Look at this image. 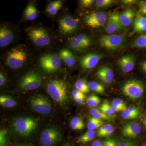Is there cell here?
<instances>
[{"instance_id":"cell-9","label":"cell","mask_w":146,"mask_h":146,"mask_svg":"<svg viewBox=\"0 0 146 146\" xmlns=\"http://www.w3.org/2000/svg\"><path fill=\"white\" fill-rule=\"evenodd\" d=\"M61 138V133L58 129L50 127L42 131L40 140L43 146H54L60 141Z\"/></svg>"},{"instance_id":"cell-43","label":"cell","mask_w":146,"mask_h":146,"mask_svg":"<svg viewBox=\"0 0 146 146\" xmlns=\"http://www.w3.org/2000/svg\"><path fill=\"white\" fill-rule=\"evenodd\" d=\"M96 1L95 0H82L80 1V3L84 7H88L91 6Z\"/></svg>"},{"instance_id":"cell-53","label":"cell","mask_w":146,"mask_h":146,"mask_svg":"<svg viewBox=\"0 0 146 146\" xmlns=\"http://www.w3.org/2000/svg\"><path fill=\"white\" fill-rule=\"evenodd\" d=\"M64 146H71V145H69V144H65V145H64Z\"/></svg>"},{"instance_id":"cell-12","label":"cell","mask_w":146,"mask_h":146,"mask_svg":"<svg viewBox=\"0 0 146 146\" xmlns=\"http://www.w3.org/2000/svg\"><path fill=\"white\" fill-rule=\"evenodd\" d=\"M78 22V19L70 16H65L59 21V29L63 33H71L77 29Z\"/></svg>"},{"instance_id":"cell-22","label":"cell","mask_w":146,"mask_h":146,"mask_svg":"<svg viewBox=\"0 0 146 146\" xmlns=\"http://www.w3.org/2000/svg\"><path fill=\"white\" fill-rule=\"evenodd\" d=\"M140 109L134 106H129L121 112V117L126 120H132L136 119L140 114Z\"/></svg>"},{"instance_id":"cell-33","label":"cell","mask_w":146,"mask_h":146,"mask_svg":"<svg viewBox=\"0 0 146 146\" xmlns=\"http://www.w3.org/2000/svg\"><path fill=\"white\" fill-rule=\"evenodd\" d=\"M100 110L107 115H112L117 112V110L107 102H104L100 106Z\"/></svg>"},{"instance_id":"cell-54","label":"cell","mask_w":146,"mask_h":146,"mask_svg":"<svg viewBox=\"0 0 146 146\" xmlns=\"http://www.w3.org/2000/svg\"><path fill=\"white\" fill-rule=\"evenodd\" d=\"M141 146H146V143H144L141 145Z\"/></svg>"},{"instance_id":"cell-50","label":"cell","mask_w":146,"mask_h":146,"mask_svg":"<svg viewBox=\"0 0 146 146\" xmlns=\"http://www.w3.org/2000/svg\"><path fill=\"white\" fill-rule=\"evenodd\" d=\"M141 70L146 74V60H144L141 63Z\"/></svg>"},{"instance_id":"cell-45","label":"cell","mask_w":146,"mask_h":146,"mask_svg":"<svg viewBox=\"0 0 146 146\" xmlns=\"http://www.w3.org/2000/svg\"><path fill=\"white\" fill-rule=\"evenodd\" d=\"M121 2L124 5H133L138 3V1L136 0H123Z\"/></svg>"},{"instance_id":"cell-26","label":"cell","mask_w":146,"mask_h":146,"mask_svg":"<svg viewBox=\"0 0 146 146\" xmlns=\"http://www.w3.org/2000/svg\"><path fill=\"white\" fill-rule=\"evenodd\" d=\"M37 15V9L33 5H29L25 9V17L29 21H32L36 19Z\"/></svg>"},{"instance_id":"cell-37","label":"cell","mask_w":146,"mask_h":146,"mask_svg":"<svg viewBox=\"0 0 146 146\" xmlns=\"http://www.w3.org/2000/svg\"><path fill=\"white\" fill-rule=\"evenodd\" d=\"M101 102L100 98L96 95L89 96L86 99V104L90 107H96Z\"/></svg>"},{"instance_id":"cell-29","label":"cell","mask_w":146,"mask_h":146,"mask_svg":"<svg viewBox=\"0 0 146 146\" xmlns=\"http://www.w3.org/2000/svg\"><path fill=\"white\" fill-rule=\"evenodd\" d=\"M70 126L73 130H81L84 129L85 124L82 118L75 117L71 120Z\"/></svg>"},{"instance_id":"cell-7","label":"cell","mask_w":146,"mask_h":146,"mask_svg":"<svg viewBox=\"0 0 146 146\" xmlns=\"http://www.w3.org/2000/svg\"><path fill=\"white\" fill-rule=\"evenodd\" d=\"M25 52L19 49H14L9 53L6 63L11 69H18L22 67L27 59Z\"/></svg>"},{"instance_id":"cell-18","label":"cell","mask_w":146,"mask_h":146,"mask_svg":"<svg viewBox=\"0 0 146 146\" xmlns=\"http://www.w3.org/2000/svg\"><path fill=\"white\" fill-rule=\"evenodd\" d=\"M136 15V11L132 9L128 8L119 14L120 23L124 27L130 25Z\"/></svg>"},{"instance_id":"cell-13","label":"cell","mask_w":146,"mask_h":146,"mask_svg":"<svg viewBox=\"0 0 146 146\" xmlns=\"http://www.w3.org/2000/svg\"><path fill=\"white\" fill-rule=\"evenodd\" d=\"M103 57V55L100 54L90 53L82 58L80 64L83 69H92L98 64Z\"/></svg>"},{"instance_id":"cell-39","label":"cell","mask_w":146,"mask_h":146,"mask_svg":"<svg viewBox=\"0 0 146 146\" xmlns=\"http://www.w3.org/2000/svg\"><path fill=\"white\" fill-rule=\"evenodd\" d=\"M112 0H97L95 2V5L99 8L108 7L114 2Z\"/></svg>"},{"instance_id":"cell-23","label":"cell","mask_w":146,"mask_h":146,"mask_svg":"<svg viewBox=\"0 0 146 146\" xmlns=\"http://www.w3.org/2000/svg\"><path fill=\"white\" fill-rule=\"evenodd\" d=\"M114 132V128L110 124L104 125L99 128L97 131L98 137H104L110 136Z\"/></svg>"},{"instance_id":"cell-17","label":"cell","mask_w":146,"mask_h":146,"mask_svg":"<svg viewBox=\"0 0 146 146\" xmlns=\"http://www.w3.org/2000/svg\"><path fill=\"white\" fill-rule=\"evenodd\" d=\"M141 131V125L138 123L131 122L126 124L122 129V133L124 136L129 138H136Z\"/></svg>"},{"instance_id":"cell-41","label":"cell","mask_w":146,"mask_h":146,"mask_svg":"<svg viewBox=\"0 0 146 146\" xmlns=\"http://www.w3.org/2000/svg\"><path fill=\"white\" fill-rule=\"evenodd\" d=\"M140 11L141 15L146 16V1H142L140 2Z\"/></svg>"},{"instance_id":"cell-27","label":"cell","mask_w":146,"mask_h":146,"mask_svg":"<svg viewBox=\"0 0 146 146\" xmlns=\"http://www.w3.org/2000/svg\"><path fill=\"white\" fill-rule=\"evenodd\" d=\"M131 46L137 48H146V33L140 35L131 44Z\"/></svg>"},{"instance_id":"cell-28","label":"cell","mask_w":146,"mask_h":146,"mask_svg":"<svg viewBox=\"0 0 146 146\" xmlns=\"http://www.w3.org/2000/svg\"><path fill=\"white\" fill-rule=\"evenodd\" d=\"M0 104L3 107L13 108L16 106L17 102L11 97L2 95L0 96Z\"/></svg>"},{"instance_id":"cell-38","label":"cell","mask_w":146,"mask_h":146,"mask_svg":"<svg viewBox=\"0 0 146 146\" xmlns=\"http://www.w3.org/2000/svg\"><path fill=\"white\" fill-rule=\"evenodd\" d=\"M75 37L78 41L82 43L86 48L89 47L91 45V39L90 37L86 35L80 34Z\"/></svg>"},{"instance_id":"cell-11","label":"cell","mask_w":146,"mask_h":146,"mask_svg":"<svg viewBox=\"0 0 146 146\" xmlns=\"http://www.w3.org/2000/svg\"><path fill=\"white\" fill-rule=\"evenodd\" d=\"M108 19L107 13L98 11L86 16L85 21L87 25L96 28L104 26L107 23Z\"/></svg>"},{"instance_id":"cell-14","label":"cell","mask_w":146,"mask_h":146,"mask_svg":"<svg viewBox=\"0 0 146 146\" xmlns=\"http://www.w3.org/2000/svg\"><path fill=\"white\" fill-rule=\"evenodd\" d=\"M118 12L111 14L108 18L105 27V31L108 34H112L121 31L124 29V27L120 23Z\"/></svg>"},{"instance_id":"cell-44","label":"cell","mask_w":146,"mask_h":146,"mask_svg":"<svg viewBox=\"0 0 146 146\" xmlns=\"http://www.w3.org/2000/svg\"><path fill=\"white\" fill-rule=\"evenodd\" d=\"M118 146H136V145L132 141H122L118 143Z\"/></svg>"},{"instance_id":"cell-1","label":"cell","mask_w":146,"mask_h":146,"mask_svg":"<svg viewBox=\"0 0 146 146\" xmlns=\"http://www.w3.org/2000/svg\"><path fill=\"white\" fill-rule=\"evenodd\" d=\"M12 127L15 132L21 136H27L36 129L37 122L35 120L29 117L16 118L12 123Z\"/></svg>"},{"instance_id":"cell-21","label":"cell","mask_w":146,"mask_h":146,"mask_svg":"<svg viewBox=\"0 0 146 146\" xmlns=\"http://www.w3.org/2000/svg\"><path fill=\"white\" fill-rule=\"evenodd\" d=\"M59 56L68 67H72L75 63L74 56L70 50L67 49L61 50L59 52Z\"/></svg>"},{"instance_id":"cell-20","label":"cell","mask_w":146,"mask_h":146,"mask_svg":"<svg viewBox=\"0 0 146 146\" xmlns=\"http://www.w3.org/2000/svg\"><path fill=\"white\" fill-rule=\"evenodd\" d=\"M13 35L9 29L3 27L0 29V46L4 47L12 42Z\"/></svg>"},{"instance_id":"cell-25","label":"cell","mask_w":146,"mask_h":146,"mask_svg":"<svg viewBox=\"0 0 146 146\" xmlns=\"http://www.w3.org/2000/svg\"><path fill=\"white\" fill-rule=\"evenodd\" d=\"M62 6V2L61 1H55L49 4L46 9V11L50 15H55Z\"/></svg>"},{"instance_id":"cell-2","label":"cell","mask_w":146,"mask_h":146,"mask_svg":"<svg viewBox=\"0 0 146 146\" xmlns=\"http://www.w3.org/2000/svg\"><path fill=\"white\" fill-rule=\"evenodd\" d=\"M47 90L53 99L59 103H64L68 100L67 85L61 80L50 81L47 86Z\"/></svg>"},{"instance_id":"cell-32","label":"cell","mask_w":146,"mask_h":146,"mask_svg":"<svg viewBox=\"0 0 146 146\" xmlns=\"http://www.w3.org/2000/svg\"><path fill=\"white\" fill-rule=\"evenodd\" d=\"M89 89L97 94H103L105 92L104 86L100 83L96 82H88Z\"/></svg>"},{"instance_id":"cell-5","label":"cell","mask_w":146,"mask_h":146,"mask_svg":"<svg viewBox=\"0 0 146 146\" xmlns=\"http://www.w3.org/2000/svg\"><path fill=\"white\" fill-rule=\"evenodd\" d=\"M39 63L41 68L48 73L53 72L60 68L61 59L59 56L54 54L44 55L40 58Z\"/></svg>"},{"instance_id":"cell-6","label":"cell","mask_w":146,"mask_h":146,"mask_svg":"<svg viewBox=\"0 0 146 146\" xmlns=\"http://www.w3.org/2000/svg\"><path fill=\"white\" fill-rule=\"evenodd\" d=\"M42 80L39 74L31 71L22 77L20 82L21 89L26 91H31L39 88L42 84Z\"/></svg>"},{"instance_id":"cell-47","label":"cell","mask_w":146,"mask_h":146,"mask_svg":"<svg viewBox=\"0 0 146 146\" xmlns=\"http://www.w3.org/2000/svg\"><path fill=\"white\" fill-rule=\"evenodd\" d=\"M6 81V78L5 77V76L3 75L2 72L0 73V85L1 86L3 85L5 83Z\"/></svg>"},{"instance_id":"cell-31","label":"cell","mask_w":146,"mask_h":146,"mask_svg":"<svg viewBox=\"0 0 146 146\" xmlns=\"http://www.w3.org/2000/svg\"><path fill=\"white\" fill-rule=\"evenodd\" d=\"M104 122L102 120L91 117L89 119L87 127L89 130H94L96 129L99 128L103 125Z\"/></svg>"},{"instance_id":"cell-30","label":"cell","mask_w":146,"mask_h":146,"mask_svg":"<svg viewBox=\"0 0 146 146\" xmlns=\"http://www.w3.org/2000/svg\"><path fill=\"white\" fill-rule=\"evenodd\" d=\"M96 136V132L94 130H88L78 138V142L82 143H86L92 141Z\"/></svg>"},{"instance_id":"cell-36","label":"cell","mask_w":146,"mask_h":146,"mask_svg":"<svg viewBox=\"0 0 146 146\" xmlns=\"http://www.w3.org/2000/svg\"><path fill=\"white\" fill-rule=\"evenodd\" d=\"M69 44L71 48L77 51L83 50L86 48L82 43L78 41L75 37H73L70 40Z\"/></svg>"},{"instance_id":"cell-46","label":"cell","mask_w":146,"mask_h":146,"mask_svg":"<svg viewBox=\"0 0 146 146\" xmlns=\"http://www.w3.org/2000/svg\"><path fill=\"white\" fill-rule=\"evenodd\" d=\"M112 140L113 139L108 138V139H106L103 141L102 143L103 146H111Z\"/></svg>"},{"instance_id":"cell-49","label":"cell","mask_w":146,"mask_h":146,"mask_svg":"<svg viewBox=\"0 0 146 146\" xmlns=\"http://www.w3.org/2000/svg\"><path fill=\"white\" fill-rule=\"evenodd\" d=\"M91 146H103V145L100 141L96 140L93 142Z\"/></svg>"},{"instance_id":"cell-52","label":"cell","mask_w":146,"mask_h":146,"mask_svg":"<svg viewBox=\"0 0 146 146\" xmlns=\"http://www.w3.org/2000/svg\"><path fill=\"white\" fill-rule=\"evenodd\" d=\"M144 124H145V126L146 127V116L145 117V119H144Z\"/></svg>"},{"instance_id":"cell-4","label":"cell","mask_w":146,"mask_h":146,"mask_svg":"<svg viewBox=\"0 0 146 146\" xmlns=\"http://www.w3.org/2000/svg\"><path fill=\"white\" fill-rule=\"evenodd\" d=\"M122 91L125 96L132 100L141 98L144 93L145 87L142 82L136 79L128 80L123 85Z\"/></svg>"},{"instance_id":"cell-10","label":"cell","mask_w":146,"mask_h":146,"mask_svg":"<svg viewBox=\"0 0 146 146\" xmlns=\"http://www.w3.org/2000/svg\"><path fill=\"white\" fill-rule=\"evenodd\" d=\"M29 35L32 42L38 46H47L50 42L49 35L43 29H33L29 32Z\"/></svg>"},{"instance_id":"cell-19","label":"cell","mask_w":146,"mask_h":146,"mask_svg":"<svg viewBox=\"0 0 146 146\" xmlns=\"http://www.w3.org/2000/svg\"><path fill=\"white\" fill-rule=\"evenodd\" d=\"M146 31V16H143L141 14H137L133 23V31L130 34Z\"/></svg>"},{"instance_id":"cell-3","label":"cell","mask_w":146,"mask_h":146,"mask_svg":"<svg viewBox=\"0 0 146 146\" xmlns=\"http://www.w3.org/2000/svg\"><path fill=\"white\" fill-rule=\"evenodd\" d=\"M126 38L123 35L108 34L102 35L99 39L101 47L108 50L114 51L123 46Z\"/></svg>"},{"instance_id":"cell-48","label":"cell","mask_w":146,"mask_h":146,"mask_svg":"<svg viewBox=\"0 0 146 146\" xmlns=\"http://www.w3.org/2000/svg\"><path fill=\"white\" fill-rule=\"evenodd\" d=\"M74 100L78 103L81 104L84 102L85 98H84V97H78V98L74 99Z\"/></svg>"},{"instance_id":"cell-51","label":"cell","mask_w":146,"mask_h":146,"mask_svg":"<svg viewBox=\"0 0 146 146\" xmlns=\"http://www.w3.org/2000/svg\"><path fill=\"white\" fill-rule=\"evenodd\" d=\"M111 146H118V144L117 143V141L115 139H113L112 140Z\"/></svg>"},{"instance_id":"cell-24","label":"cell","mask_w":146,"mask_h":146,"mask_svg":"<svg viewBox=\"0 0 146 146\" xmlns=\"http://www.w3.org/2000/svg\"><path fill=\"white\" fill-rule=\"evenodd\" d=\"M90 114L93 117L100 120H104L106 121H112L113 119L112 115H107L105 114L100 110L96 108H92L90 111Z\"/></svg>"},{"instance_id":"cell-34","label":"cell","mask_w":146,"mask_h":146,"mask_svg":"<svg viewBox=\"0 0 146 146\" xmlns=\"http://www.w3.org/2000/svg\"><path fill=\"white\" fill-rule=\"evenodd\" d=\"M76 89L79 90L83 93H87L90 91L88 86V83L85 80L80 79L78 80L75 83Z\"/></svg>"},{"instance_id":"cell-16","label":"cell","mask_w":146,"mask_h":146,"mask_svg":"<svg viewBox=\"0 0 146 146\" xmlns=\"http://www.w3.org/2000/svg\"><path fill=\"white\" fill-rule=\"evenodd\" d=\"M135 57L131 54L122 56L118 60V65L123 72L128 73L133 70L135 65Z\"/></svg>"},{"instance_id":"cell-8","label":"cell","mask_w":146,"mask_h":146,"mask_svg":"<svg viewBox=\"0 0 146 146\" xmlns=\"http://www.w3.org/2000/svg\"><path fill=\"white\" fill-rule=\"evenodd\" d=\"M32 108L40 114L47 115L51 112V104L48 98L44 96L39 95L33 97L30 102Z\"/></svg>"},{"instance_id":"cell-35","label":"cell","mask_w":146,"mask_h":146,"mask_svg":"<svg viewBox=\"0 0 146 146\" xmlns=\"http://www.w3.org/2000/svg\"><path fill=\"white\" fill-rule=\"evenodd\" d=\"M112 106L117 110V112L124 110L127 108L125 103L120 98H115L112 102Z\"/></svg>"},{"instance_id":"cell-55","label":"cell","mask_w":146,"mask_h":146,"mask_svg":"<svg viewBox=\"0 0 146 146\" xmlns=\"http://www.w3.org/2000/svg\"></svg>"},{"instance_id":"cell-15","label":"cell","mask_w":146,"mask_h":146,"mask_svg":"<svg viewBox=\"0 0 146 146\" xmlns=\"http://www.w3.org/2000/svg\"><path fill=\"white\" fill-rule=\"evenodd\" d=\"M96 75L100 81L106 84L112 83L114 78V72L112 69L106 65H102L98 69Z\"/></svg>"},{"instance_id":"cell-40","label":"cell","mask_w":146,"mask_h":146,"mask_svg":"<svg viewBox=\"0 0 146 146\" xmlns=\"http://www.w3.org/2000/svg\"><path fill=\"white\" fill-rule=\"evenodd\" d=\"M7 129H2L0 131V146H7Z\"/></svg>"},{"instance_id":"cell-42","label":"cell","mask_w":146,"mask_h":146,"mask_svg":"<svg viewBox=\"0 0 146 146\" xmlns=\"http://www.w3.org/2000/svg\"><path fill=\"white\" fill-rule=\"evenodd\" d=\"M72 95L74 99L78 97H84L85 98V95L84 93L81 92L79 90L77 89H74L72 91Z\"/></svg>"}]
</instances>
